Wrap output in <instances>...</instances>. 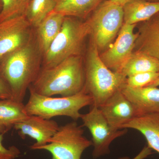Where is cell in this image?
<instances>
[{"mask_svg":"<svg viewBox=\"0 0 159 159\" xmlns=\"http://www.w3.org/2000/svg\"><path fill=\"white\" fill-rule=\"evenodd\" d=\"M144 22L138 33L137 51L148 54L159 61V12Z\"/></svg>","mask_w":159,"mask_h":159,"instance_id":"cell-14","label":"cell"},{"mask_svg":"<svg viewBox=\"0 0 159 159\" xmlns=\"http://www.w3.org/2000/svg\"><path fill=\"white\" fill-rule=\"evenodd\" d=\"M29 90L30 97L25 105L29 116H38L48 119L64 116L76 121L81 117L80 110L93 104V99L84 90L70 97H53Z\"/></svg>","mask_w":159,"mask_h":159,"instance_id":"cell-5","label":"cell"},{"mask_svg":"<svg viewBox=\"0 0 159 159\" xmlns=\"http://www.w3.org/2000/svg\"><path fill=\"white\" fill-rule=\"evenodd\" d=\"M159 86V77L157 78V80H156L155 81H154L153 82L151 83L148 86H151V87H157L158 86Z\"/></svg>","mask_w":159,"mask_h":159,"instance_id":"cell-30","label":"cell"},{"mask_svg":"<svg viewBox=\"0 0 159 159\" xmlns=\"http://www.w3.org/2000/svg\"><path fill=\"white\" fill-rule=\"evenodd\" d=\"M147 1L152 2H159V0H147Z\"/></svg>","mask_w":159,"mask_h":159,"instance_id":"cell-31","label":"cell"},{"mask_svg":"<svg viewBox=\"0 0 159 159\" xmlns=\"http://www.w3.org/2000/svg\"><path fill=\"white\" fill-rule=\"evenodd\" d=\"M151 72L159 73L158 60L148 54L136 51L130 55L120 73L127 77L133 74Z\"/></svg>","mask_w":159,"mask_h":159,"instance_id":"cell-19","label":"cell"},{"mask_svg":"<svg viewBox=\"0 0 159 159\" xmlns=\"http://www.w3.org/2000/svg\"><path fill=\"white\" fill-rule=\"evenodd\" d=\"M35 35L6 55L0 62V75L9 87L11 99L22 102L26 91L41 70V57Z\"/></svg>","mask_w":159,"mask_h":159,"instance_id":"cell-1","label":"cell"},{"mask_svg":"<svg viewBox=\"0 0 159 159\" xmlns=\"http://www.w3.org/2000/svg\"><path fill=\"white\" fill-rule=\"evenodd\" d=\"M87 22L92 42L98 50L106 48L119 34L124 24L123 7L106 0L94 10Z\"/></svg>","mask_w":159,"mask_h":159,"instance_id":"cell-6","label":"cell"},{"mask_svg":"<svg viewBox=\"0 0 159 159\" xmlns=\"http://www.w3.org/2000/svg\"><path fill=\"white\" fill-rule=\"evenodd\" d=\"M9 130V129L7 128L5 125L0 122V134H6Z\"/></svg>","mask_w":159,"mask_h":159,"instance_id":"cell-29","label":"cell"},{"mask_svg":"<svg viewBox=\"0 0 159 159\" xmlns=\"http://www.w3.org/2000/svg\"><path fill=\"white\" fill-rule=\"evenodd\" d=\"M90 34L87 21L65 17L57 36L43 55V67H53L69 57L80 56L86 38Z\"/></svg>","mask_w":159,"mask_h":159,"instance_id":"cell-4","label":"cell"},{"mask_svg":"<svg viewBox=\"0 0 159 159\" xmlns=\"http://www.w3.org/2000/svg\"><path fill=\"white\" fill-rule=\"evenodd\" d=\"M136 25L123 24L115 42L100 55L102 62L111 70L120 73L132 54L138 37V33L134 32Z\"/></svg>","mask_w":159,"mask_h":159,"instance_id":"cell-10","label":"cell"},{"mask_svg":"<svg viewBox=\"0 0 159 159\" xmlns=\"http://www.w3.org/2000/svg\"><path fill=\"white\" fill-rule=\"evenodd\" d=\"M4 134H0V159H15L20 154L19 149L15 146L6 148L3 145L2 142Z\"/></svg>","mask_w":159,"mask_h":159,"instance_id":"cell-24","label":"cell"},{"mask_svg":"<svg viewBox=\"0 0 159 159\" xmlns=\"http://www.w3.org/2000/svg\"><path fill=\"white\" fill-rule=\"evenodd\" d=\"M84 133L82 126L76 121L69 122L59 126L49 143L37 150L49 152L52 159H81L84 152L93 145Z\"/></svg>","mask_w":159,"mask_h":159,"instance_id":"cell-7","label":"cell"},{"mask_svg":"<svg viewBox=\"0 0 159 159\" xmlns=\"http://www.w3.org/2000/svg\"><path fill=\"white\" fill-rule=\"evenodd\" d=\"M0 22L17 16L24 15L21 0H2Z\"/></svg>","mask_w":159,"mask_h":159,"instance_id":"cell-23","label":"cell"},{"mask_svg":"<svg viewBox=\"0 0 159 159\" xmlns=\"http://www.w3.org/2000/svg\"><path fill=\"white\" fill-rule=\"evenodd\" d=\"M31 27L25 15L0 22V62L31 39L34 35Z\"/></svg>","mask_w":159,"mask_h":159,"instance_id":"cell-9","label":"cell"},{"mask_svg":"<svg viewBox=\"0 0 159 159\" xmlns=\"http://www.w3.org/2000/svg\"><path fill=\"white\" fill-rule=\"evenodd\" d=\"M29 116L22 102L11 99L0 100V122L9 129Z\"/></svg>","mask_w":159,"mask_h":159,"instance_id":"cell-20","label":"cell"},{"mask_svg":"<svg viewBox=\"0 0 159 159\" xmlns=\"http://www.w3.org/2000/svg\"><path fill=\"white\" fill-rule=\"evenodd\" d=\"M106 0H56L54 11L65 17L85 18Z\"/></svg>","mask_w":159,"mask_h":159,"instance_id":"cell-18","label":"cell"},{"mask_svg":"<svg viewBox=\"0 0 159 159\" xmlns=\"http://www.w3.org/2000/svg\"><path fill=\"white\" fill-rule=\"evenodd\" d=\"M124 24L136 25L150 19L159 12V2L129 0L123 6Z\"/></svg>","mask_w":159,"mask_h":159,"instance_id":"cell-17","label":"cell"},{"mask_svg":"<svg viewBox=\"0 0 159 159\" xmlns=\"http://www.w3.org/2000/svg\"><path fill=\"white\" fill-rule=\"evenodd\" d=\"M2 7V0H0V8Z\"/></svg>","mask_w":159,"mask_h":159,"instance_id":"cell-32","label":"cell"},{"mask_svg":"<svg viewBox=\"0 0 159 159\" xmlns=\"http://www.w3.org/2000/svg\"><path fill=\"white\" fill-rule=\"evenodd\" d=\"M99 108L110 125L119 129L137 117L133 105L121 90L115 93Z\"/></svg>","mask_w":159,"mask_h":159,"instance_id":"cell-12","label":"cell"},{"mask_svg":"<svg viewBox=\"0 0 159 159\" xmlns=\"http://www.w3.org/2000/svg\"><path fill=\"white\" fill-rule=\"evenodd\" d=\"M84 91L90 96L93 106L99 107L126 84L127 77L122 73L111 70L102 62L97 46L92 42L85 67Z\"/></svg>","mask_w":159,"mask_h":159,"instance_id":"cell-3","label":"cell"},{"mask_svg":"<svg viewBox=\"0 0 159 159\" xmlns=\"http://www.w3.org/2000/svg\"><path fill=\"white\" fill-rule=\"evenodd\" d=\"M11 99V92L9 87L0 75V100Z\"/></svg>","mask_w":159,"mask_h":159,"instance_id":"cell-25","label":"cell"},{"mask_svg":"<svg viewBox=\"0 0 159 159\" xmlns=\"http://www.w3.org/2000/svg\"><path fill=\"white\" fill-rule=\"evenodd\" d=\"M21 1L22 7L23 12H24V14H25L26 8H27V6H28L29 2H30L31 0H21Z\"/></svg>","mask_w":159,"mask_h":159,"instance_id":"cell-27","label":"cell"},{"mask_svg":"<svg viewBox=\"0 0 159 159\" xmlns=\"http://www.w3.org/2000/svg\"><path fill=\"white\" fill-rule=\"evenodd\" d=\"M85 69L80 56L69 57L50 68L41 69L29 89L43 96H74L82 92Z\"/></svg>","mask_w":159,"mask_h":159,"instance_id":"cell-2","label":"cell"},{"mask_svg":"<svg viewBox=\"0 0 159 159\" xmlns=\"http://www.w3.org/2000/svg\"><path fill=\"white\" fill-rule=\"evenodd\" d=\"M111 2H112L116 3L117 4L120 5L123 7L125 4L128 2L129 0H110Z\"/></svg>","mask_w":159,"mask_h":159,"instance_id":"cell-28","label":"cell"},{"mask_svg":"<svg viewBox=\"0 0 159 159\" xmlns=\"http://www.w3.org/2000/svg\"><path fill=\"white\" fill-rule=\"evenodd\" d=\"M153 153L152 149H151L149 147L146 145L144 146V148H142V150L139 152V154L133 158L131 159L128 157H123L119 158L118 159H145Z\"/></svg>","mask_w":159,"mask_h":159,"instance_id":"cell-26","label":"cell"},{"mask_svg":"<svg viewBox=\"0 0 159 159\" xmlns=\"http://www.w3.org/2000/svg\"><path fill=\"white\" fill-rule=\"evenodd\" d=\"M121 91L133 105L137 117L159 115V89L146 86L134 89L125 84Z\"/></svg>","mask_w":159,"mask_h":159,"instance_id":"cell-13","label":"cell"},{"mask_svg":"<svg viewBox=\"0 0 159 159\" xmlns=\"http://www.w3.org/2000/svg\"><path fill=\"white\" fill-rule=\"evenodd\" d=\"M56 5V0H31L25 15L31 25L36 28L54 11Z\"/></svg>","mask_w":159,"mask_h":159,"instance_id":"cell-21","label":"cell"},{"mask_svg":"<svg viewBox=\"0 0 159 159\" xmlns=\"http://www.w3.org/2000/svg\"><path fill=\"white\" fill-rule=\"evenodd\" d=\"M80 119L83 126L88 129L91 134L94 159L109 154L111 143L127 132V129H119L111 126L99 107L95 106H91L89 112L82 114Z\"/></svg>","mask_w":159,"mask_h":159,"instance_id":"cell-8","label":"cell"},{"mask_svg":"<svg viewBox=\"0 0 159 159\" xmlns=\"http://www.w3.org/2000/svg\"><path fill=\"white\" fill-rule=\"evenodd\" d=\"M122 129H132L144 136L147 146L159 154V115L151 114L136 117L122 125Z\"/></svg>","mask_w":159,"mask_h":159,"instance_id":"cell-15","label":"cell"},{"mask_svg":"<svg viewBox=\"0 0 159 159\" xmlns=\"http://www.w3.org/2000/svg\"><path fill=\"white\" fill-rule=\"evenodd\" d=\"M65 17L62 15L52 11L35 28V37L43 55L59 33Z\"/></svg>","mask_w":159,"mask_h":159,"instance_id":"cell-16","label":"cell"},{"mask_svg":"<svg viewBox=\"0 0 159 159\" xmlns=\"http://www.w3.org/2000/svg\"><path fill=\"white\" fill-rule=\"evenodd\" d=\"M59 126L56 121L36 116H29L22 122L16 124L13 128L21 139L29 136L36 142L30 146L32 150L48 144L58 130Z\"/></svg>","mask_w":159,"mask_h":159,"instance_id":"cell-11","label":"cell"},{"mask_svg":"<svg viewBox=\"0 0 159 159\" xmlns=\"http://www.w3.org/2000/svg\"><path fill=\"white\" fill-rule=\"evenodd\" d=\"M159 77V72L139 73L127 77L126 84L132 88H141L148 86Z\"/></svg>","mask_w":159,"mask_h":159,"instance_id":"cell-22","label":"cell"}]
</instances>
